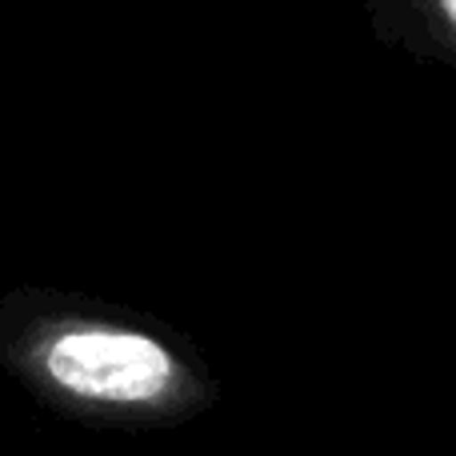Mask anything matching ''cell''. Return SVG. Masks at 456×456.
Masks as SVG:
<instances>
[{"mask_svg": "<svg viewBox=\"0 0 456 456\" xmlns=\"http://www.w3.org/2000/svg\"><path fill=\"white\" fill-rule=\"evenodd\" d=\"M412 12L420 16L433 40L456 61V0H404Z\"/></svg>", "mask_w": 456, "mask_h": 456, "instance_id": "7a4b0ae2", "label": "cell"}, {"mask_svg": "<svg viewBox=\"0 0 456 456\" xmlns=\"http://www.w3.org/2000/svg\"><path fill=\"white\" fill-rule=\"evenodd\" d=\"M8 361L40 393L93 409H160L184 369L157 337L104 321H37L8 340Z\"/></svg>", "mask_w": 456, "mask_h": 456, "instance_id": "6da1fadb", "label": "cell"}]
</instances>
